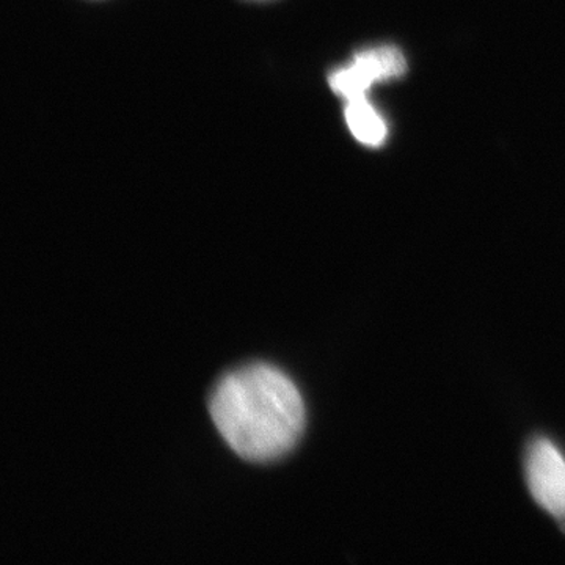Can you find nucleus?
Listing matches in <instances>:
<instances>
[{"label": "nucleus", "instance_id": "1", "mask_svg": "<svg viewBox=\"0 0 565 565\" xmlns=\"http://www.w3.org/2000/svg\"><path fill=\"white\" fill-rule=\"evenodd\" d=\"M212 422L248 462H274L292 451L305 429V404L281 370L253 363L223 375L210 397Z\"/></svg>", "mask_w": 565, "mask_h": 565}, {"label": "nucleus", "instance_id": "2", "mask_svg": "<svg viewBox=\"0 0 565 565\" xmlns=\"http://www.w3.org/2000/svg\"><path fill=\"white\" fill-rule=\"evenodd\" d=\"M407 70L403 52L394 46H379L353 55L352 62L330 74L332 90L345 103L366 99L374 84L396 79Z\"/></svg>", "mask_w": 565, "mask_h": 565}, {"label": "nucleus", "instance_id": "3", "mask_svg": "<svg viewBox=\"0 0 565 565\" xmlns=\"http://www.w3.org/2000/svg\"><path fill=\"white\" fill-rule=\"evenodd\" d=\"M527 489L535 503L557 520H565V457L548 438L531 441L526 452Z\"/></svg>", "mask_w": 565, "mask_h": 565}, {"label": "nucleus", "instance_id": "4", "mask_svg": "<svg viewBox=\"0 0 565 565\" xmlns=\"http://www.w3.org/2000/svg\"><path fill=\"white\" fill-rule=\"evenodd\" d=\"M344 117L352 136L366 147H381L388 137L385 118L367 98L345 104Z\"/></svg>", "mask_w": 565, "mask_h": 565}]
</instances>
